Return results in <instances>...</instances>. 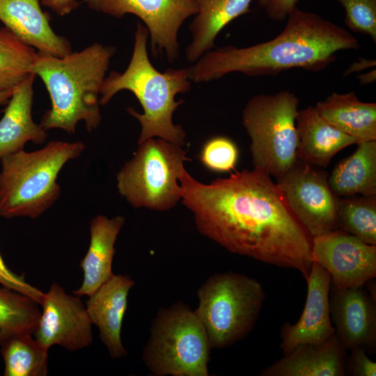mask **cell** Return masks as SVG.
Returning <instances> with one entry per match:
<instances>
[{
    "label": "cell",
    "mask_w": 376,
    "mask_h": 376,
    "mask_svg": "<svg viewBox=\"0 0 376 376\" xmlns=\"http://www.w3.org/2000/svg\"><path fill=\"white\" fill-rule=\"evenodd\" d=\"M182 203L198 231L228 251L307 279L312 237L295 217L271 176L254 168L203 184L183 169Z\"/></svg>",
    "instance_id": "obj_1"
},
{
    "label": "cell",
    "mask_w": 376,
    "mask_h": 376,
    "mask_svg": "<svg viewBox=\"0 0 376 376\" xmlns=\"http://www.w3.org/2000/svg\"><path fill=\"white\" fill-rule=\"evenodd\" d=\"M274 38L246 47H215L189 68L195 83L208 82L231 72L274 76L292 68L324 70L339 51L357 49L358 40L347 29L320 15L295 8Z\"/></svg>",
    "instance_id": "obj_2"
},
{
    "label": "cell",
    "mask_w": 376,
    "mask_h": 376,
    "mask_svg": "<svg viewBox=\"0 0 376 376\" xmlns=\"http://www.w3.org/2000/svg\"><path fill=\"white\" fill-rule=\"evenodd\" d=\"M115 50L96 42L62 57L37 52L31 72L43 81L52 102L40 122L45 130L74 134L79 121L89 132L98 127L99 95Z\"/></svg>",
    "instance_id": "obj_3"
},
{
    "label": "cell",
    "mask_w": 376,
    "mask_h": 376,
    "mask_svg": "<svg viewBox=\"0 0 376 376\" xmlns=\"http://www.w3.org/2000/svg\"><path fill=\"white\" fill-rule=\"evenodd\" d=\"M148 38L147 28L138 22L130 63L123 72L112 71L104 78L100 104H107L120 91H131L143 110L139 113L132 107L127 109L141 125L138 144L158 137L182 146L186 133L180 125L173 123V114L184 102L182 100L175 101V95L190 91V71L189 68H170L164 72H159L148 58Z\"/></svg>",
    "instance_id": "obj_4"
},
{
    "label": "cell",
    "mask_w": 376,
    "mask_h": 376,
    "mask_svg": "<svg viewBox=\"0 0 376 376\" xmlns=\"http://www.w3.org/2000/svg\"><path fill=\"white\" fill-rule=\"evenodd\" d=\"M85 148L81 141H50L42 148L10 154L1 160L0 217L36 219L59 198L58 175Z\"/></svg>",
    "instance_id": "obj_5"
},
{
    "label": "cell",
    "mask_w": 376,
    "mask_h": 376,
    "mask_svg": "<svg viewBox=\"0 0 376 376\" xmlns=\"http://www.w3.org/2000/svg\"><path fill=\"white\" fill-rule=\"evenodd\" d=\"M263 285L246 275L217 273L198 290L194 311L212 348H224L244 338L253 329L265 299Z\"/></svg>",
    "instance_id": "obj_6"
},
{
    "label": "cell",
    "mask_w": 376,
    "mask_h": 376,
    "mask_svg": "<svg viewBox=\"0 0 376 376\" xmlns=\"http://www.w3.org/2000/svg\"><path fill=\"white\" fill-rule=\"evenodd\" d=\"M142 359L155 375L207 376L211 346L195 313L183 303L158 313Z\"/></svg>",
    "instance_id": "obj_7"
},
{
    "label": "cell",
    "mask_w": 376,
    "mask_h": 376,
    "mask_svg": "<svg viewBox=\"0 0 376 376\" xmlns=\"http://www.w3.org/2000/svg\"><path fill=\"white\" fill-rule=\"evenodd\" d=\"M298 104L295 93L281 91L274 95H254L242 110V124L251 139L253 166L276 179L297 160Z\"/></svg>",
    "instance_id": "obj_8"
},
{
    "label": "cell",
    "mask_w": 376,
    "mask_h": 376,
    "mask_svg": "<svg viewBox=\"0 0 376 376\" xmlns=\"http://www.w3.org/2000/svg\"><path fill=\"white\" fill-rule=\"evenodd\" d=\"M187 160L182 146L148 139L117 174L118 191L134 207L169 210L181 199L179 177Z\"/></svg>",
    "instance_id": "obj_9"
},
{
    "label": "cell",
    "mask_w": 376,
    "mask_h": 376,
    "mask_svg": "<svg viewBox=\"0 0 376 376\" xmlns=\"http://www.w3.org/2000/svg\"><path fill=\"white\" fill-rule=\"evenodd\" d=\"M276 184L292 212L312 237L339 229L338 197L329 187L327 172L297 159L276 179Z\"/></svg>",
    "instance_id": "obj_10"
},
{
    "label": "cell",
    "mask_w": 376,
    "mask_h": 376,
    "mask_svg": "<svg viewBox=\"0 0 376 376\" xmlns=\"http://www.w3.org/2000/svg\"><path fill=\"white\" fill-rule=\"evenodd\" d=\"M91 10L121 18L132 14L148 31L153 56L165 54L172 63L179 56L178 31L197 13L196 0H83Z\"/></svg>",
    "instance_id": "obj_11"
},
{
    "label": "cell",
    "mask_w": 376,
    "mask_h": 376,
    "mask_svg": "<svg viewBox=\"0 0 376 376\" xmlns=\"http://www.w3.org/2000/svg\"><path fill=\"white\" fill-rule=\"evenodd\" d=\"M311 255L330 274L336 288H362L376 276V245L341 229L313 237Z\"/></svg>",
    "instance_id": "obj_12"
},
{
    "label": "cell",
    "mask_w": 376,
    "mask_h": 376,
    "mask_svg": "<svg viewBox=\"0 0 376 376\" xmlns=\"http://www.w3.org/2000/svg\"><path fill=\"white\" fill-rule=\"evenodd\" d=\"M40 318L34 338L48 350L60 345L74 352L93 343L92 322L80 297L53 283L40 304Z\"/></svg>",
    "instance_id": "obj_13"
},
{
    "label": "cell",
    "mask_w": 376,
    "mask_h": 376,
    "mask_svg": "<svg viewBox=\"0 0 376 376\" xmlns=\"http://www.w3.org/2000/svg\"><path fill=\"white\" fill-rule=\"evenodd\" d=\"M306 280L307 297L299 320L293 324L285 322L281 329L280 348L283 355L301 344L320 345L335 334L329 310L330 274L313 262Z\"/></svg>",
    "instance_id": "obj_14"
},
{
    "label": "cell",
    "mask_w": 376,
    "mask_h": 376,
    "mask_svg": "<svg viewBox=\"0 0 376 376\" xmlns=\"http://www.w3.org/2000/svg\"><path fill=\"white\" fill-rule=\"evenodd\" d=\"M331 320L335 334L345 350L376 347L375 301L361 288L329 290Z\"/></svg>",
    "instance_id": "obj_15"
},
{
    "label": "cell",
    "mask_w": 376,
    "mask_h": 376,
    "mask_svg": "<svg viewBox=\"0 0 376 376\" xmlns=\"http://www.w3.org/2000/svg\"><path fill=\"white\" fill-rule=\"evenodd\" d=\"M0 21L28 45L44 54L62 57L72 52L70 42L51 27L40 0H0Z\"/></svg>",
    "instance_id": "obj_16"
},
{
    "label": "cell",
    "mask_w": 376,
    "mask_h": 376,
    "mask_svg": "<svg viewBox=\"0 0 376 376\" xmlns=\"http://www.w3.org/2000/svg\"><path fill=\"white\" fill-rule=\"evenodd\" d=\"M134 283L127 275L113 274L85 304L92 324L98 328L101 340L113 359L127 354L121 340V329L128 294Z\"/></svg>",
    "instance_id": "obj_17"
},
{
    "label": "cell",
    "mask_w": 376,
    "mask_h": 376,
    "mask_svg": "<svg viewBox=\"0 0 376 376\" xmlns=\"http://www.w3.org/2000/svg\"><path fill=\"white\" fill-rule=\"evenodd\" d=\"M347 373L346 350L336 334L320 345H297L291 352L260 373L262 376H343Z\"/></svg>",
    "instance_id": "obj_18"
},
{
    "label": "cell",
    "mask_w": 376,
    "mask_h": 376,
    "mask_svg": "<svg viewBox=\"0 0 376 376\" xmlns=\"http://www.w3.org/2000/svg\"><path fill=\"white\" fill-rule=\"evenodd\" d=\"M296 128L297 159L319 168H326L338 152L358 143L329 123L313 106L298 111Z\"/></svg>",
    "instance_id": "obj_19"
},
{
    "label": "cell",
    "mask_w": 376,
    "mask_h": 376,
    "mask_svg": "<svg viewBox=\"0 0 376 376\" xmlns=\"http://www.w3.org/2000/svg\"><path fill=\"white\" fill-rule=\"evenodd\" d=\"M36 77L31 73L14 90L0 120V162L6 155L24 150L28 141L42 144L47 139L46 130L32 118Z\"/></svg>",
    "instance_id": "obj_20"
},
{
    "label": "cell",
    "mask_w": 376,
    "mask_h": 376,
    "mask_svg": "<svg viewBox=\"0 0 376 376\" xmlns=\"http://www.w3.org/2000/svg\"><path fill=\"white\" fill-rule=\"evenodd\" d=\"M124 224L122 216L109 219L97 215L91 221L90 244L80 263L84 279L80 288L73 292L74 295L89 297L114 274L112 272L114 246Z\"/></svg>",
    "instance_id": "obj_21"
},
{
    "label": "cell",
    "mask_w": 376,
    "mask_h": 376,
    "mask_svg": "<svg viewBox=\"0 0 376 376\" xmlns=\"http://www.w3.org/2000/svg\"><path fill=\"white\" fill-rule=\"evenodd\" d=\"M253 0H196L197 13L190 23L191 42L185 49L187 61L195 63L215 48L219 33L230 22L250 11Z\"/></svg>",
    "instance_id": "obj_22"
},
{
    "label": "cell",
    "mask_w": 376,
    "mask_h": 376,
    "mask_svg": "<svg viewBox=\"0 0 376 376\" xmlns=\"http://www.w3.org/2000/svg\"><path fill=\"white\" fill-rule=\"evenodd\" d=\"M338 130L359 141L376 140V103L361 102L354 91L332 93L314 106Z\"/></svg>",
    "instance_id": "obj_23"
},
{
    "label": "cell",
    "mask_w": 376,
    "mask_h": 376,
    "mask_svg": "<svg viewBox=\"0 0 376 376\" xmlns=\"http://www.w3.org/2000/svg\"><path fill=\"white\" fill-rule=\"evenodd\" d=\"M356 150L339 161L328 177L336 197L376 196V140L359 141Z\"/></svg>",
    "instance_id": "obj_24"
},
{
    "label": "cell",
    "mask_w": 376,
    "mask_h": 376,
    "mask_svg": "<svg viewBox=\"0 0 376 376\" xmlns=\"http://www.w3.org/2000/svg\"><path fill=\"white\" fill-rule=\"evenodd\" d=\"M33 334L17 333L0 344L5 376H45L48 373V349Z\"/></svg>",
    "instance_id": "obj_25"
},
{
    "label": "cell",
    "mask_w": 376,
    "mask_h": 376,
    "mask_svg": "<svg viewBox=\"0 0 376 376\" xmlns=\"http://www.w3.org/2000/svg\"><path fill=\"white\" fill-rule=\"evenodd\" d=\"M36 54L5 26L0 28V93L15 90L31 74Z\"/></svg>",
    "instance_id": "obj_26"
},
{
    "label": "cell",
    "mask_w": 376,
    "mask_h": 376,
    "mask_svg": "<svg viewBox=\"0 0 376 376\" xmlns=\"http://www.w3.org/2000/svg\"><path fill=\"white\" fill-rule=\"evenodd\" d=\"M33 299L14 290L0 288V344L10 335H33L41 315Z\"/></svg>",
    "instance_id": "obj_27"
},
{
    "label": "cell",
    "mask_w": 376,
    "mask_h": 376,
    "mask_svg": "<svg viewBox=\"0 0 376 376\" xmlns=\"http://www.w3.org/2000/svg\"><path fill=\"white\" fill-rule=\"evenodd\" d=\"M339 229L376 245V196L338 198Z\"/></svg>",
    "instance_id": "obj_28"
},
{
    "label": "cell",
    "mask_w": 376,
    "mask_h": 376,
    "mask_svg": "<svg viewBox=\"0 0 376 376\" xmlns=\"http://www.w3.org/2000/svg\"><path fill=\"white\" fill-rule=\"evenodd\" d=\"M345 10L344 22L352 31L376 42V0H336Z\"/></svg>",
    "instance_id": "obj_29"
},
{
    "label": "cell",
    "mask_w": 376,
    "mask_h": 376,
    "mask_svg": "<svg viewBox=\"0 0 376 376\" xmlns=\"http://www.w3.org/2000/svg\"><path fill=\"white\" fill-rule=\"evenodd\" d=\"M238 150L235 143L224 136L208 140L203 146L199 158L208 169L216 172H229L235 169Z\"/></svg>",
    "instance_id": "obj_30"
},
{
    "label": "cell",
    "mask_w": 376,
    "mask_h": 376,
    "mask_svg": "<svg viewBox=\"0 0 376 376\" xmlns=\"http://www.w3.org/2000/svg\"><path fill=\"white\" fill-rule=\"evenodd\" d=\"M0 284L3 287L14 290L33 299L40 304L44 292L28 283L24 276L17 275L5 264L0 253Z\"/></svg>",
    "instance_id": "obj_31"
},
{
    "label": "cell",
    "mask_w": 376,
    "mask_h": 376,
    "mask_svg": "<svg viewBox=\"0 0 376 376\" xmlns=\"http://www.w3.org/2000/svg\"><path fill=\"white\" fill-rule=\"evenodd\" d=\"M347 371L354 376H375L376 363L367 355L365 350L357 347L351 350V354L347 357Z\"/></svg>",
    "instance_id": "obj_32"
},
{
    "label": "cell",
    "mask_w": 376,
    "mask_h": 376,
    "mask_svg": "<svg viewBox=\"0 0 376 376\" xmlns=\"http://www.w3.org/2000/svg\"><path fill=\"white\" fill-rule=\"evenodd\" d=\"M299 0H258L259 6L273 21L283 22L297 7Z\"/></svg>",
    "instance_id": "obj_33"
},
{
    "label": "cell",
    "mask_w": 376,
    "mask_h": 376,
    "mask_svg": "<svg viewBox=\"0 0 376 376\" xmlns=\"http://www.w3.org/2000/svg\"><path fill=\"white\" fill-rule=\"evenodd\" d=\"M41 2L59 16L70 14L79 6L77 0H41Z\"/></svg>",
    "instance_id": "obj_34"
},
{
    "label": "cell",
    "mask_w": 376,
    "mask_h": 376,
    "mask_svg": "<svg viewBox=\"0 0 376 376\" xmlns=\"http://www.w3.org/2000/svg\"><path fill=\"white\" fill-rule=\"evenodd\" d=\"M375 66V60L359 58L357 61L352 63L343 73V76H347L351 73L358 72L365 69Z\"/></svg>",
    "instance_id": "obj_35"
},
{
    "label": "cell",
    "mask_w": 376,
    "mask_h": 376,
    "mask_svg": "<svg viewBox=\"0 0 376 376\" xmlns=\"http://www.w3.org/2000/svg\"><path fill=\"white\" fill-rule=\"evenodd\" d=\"M357 79L361 85L371 84L376 79V70L374 69L368 72L359 75Z\"/></svg>",
    "instance_id": "obj_36"
},
{
    "label": "cell",
    "mask_w": 376,
    "mask_h": 376,
    "mask_svg": "<svg viewBox=\"0 0 376 376\" xmlns=\"http://www.w3.org/2000/svg\"><path fill=\"white\" fill-rule=\"evenodd\" d=\"M13 91H8L0 93V106L7 102L13 93Z\"/></svg>",
    "instance_id": "obj_37"
}]
</instances>
